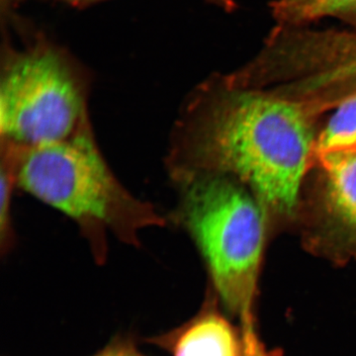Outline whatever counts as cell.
I'll use <instances>...</instances> for the list:
<instances>
[{
  "instance_id": "9c48e42d",
  "label": "cell",
  "mask_w": 356,
  "mask_h": 356,
  "mask_svg": "<svg viewBox=\"0 0 356 356\" xmlns=\"http://www.w3.org/2000/svg\"><path fill=\"white\" fill-rule=\"evenodd\" d=\"M0 163V243L2 252L13 247L14 229L13 222V194L17 186L16 161L17 151L10 145L1 143Z\"/></svg>"
},
{
  "instance_id": "4fadbf2b",
  "label": "cell",
  "mask_w": 356,
  "mask_h": 356,
  "mask_svg": "<svg viewBox=\"0 0 356 356\" xmlns=\"http://www.w3.org/2000/svg\"><path fill=\"white\" fill-rule=\"evenodd\" d=\"M243 343H245V356H269L259 339V334H254L248 337H243Z\"/></svg>"
},
{
  "instance_id": "5bb4252c",
  "label": "cell",
  "mask_w": 356,
  "mask_h": 356,
  "mask_svg": "<svg viewBox=\"0 0 356 356\" xmlns=\"http://www.w3.org/2000/svg\"><path fill=\"white\" fill-rule=\"evenodd\" d=\"M355 88H353V89H355ZM353 89H351V90H353ZM351 90H350V91H351ZM348 92H350V91H348Z\"/></svg>"
},
{
  "instance_id": "277c9868",
  "label": "cell",
  "mask_w": 356,
  "mask_h": 356,
  "mask_svg": "<svg viewBox=\"0 0 356 356\" xmlns=\"http://www.w3.org/2000/svg\"><path fill=\"white\" fill-rule=\"evenodd\" d=\"M89 88L81 67L51 44L9 54L0 81L1 142L27 149L92 132Z\"/></svg>"
},
{
  "instance_id": "5b68a950",
  "label": "cell",
  "mask_w": 356,
  "mask_h": 356,
  "mask_svg": "<svg viewBox=\"0 0 356 356\" xmlns=\"http://www.w3.org/2000/svg\"><path fill=\"white\" fill-rule=\"evenodd\" d=\"M318 222L308 238L314 254L341 264L356 259V151L317 156Z\"/></svg>"
},
{
  "instance_id": "8992f818",
  "label": "cell",
  "mask_w": 356,
  "mask_h": 356,
  "mask_svg": "<svg viewBox=\"0 0 356 356\" xmlns=\"http://www.w3.org/2000/svg\"><path fill=\"white\" fill-rule=\"evenodd\" d=\"M172 356H245L242 332L213 309L165 339Z\"/></svg>"
},
{
  "instance_id": "52a82bcc",
  "label": "cell",
  "mask_w": 356,
  "mask_h": 356,
  "mask_svg": "<svg viewBox=\"0 0 356 356\" xmlns=\"http://www.w3.org/2000/svg\"><path fill=\"white\" fill-rule=\"evenodd\" d=\"M270 11L280 28H301L336 18L356 29V0H273Z\"/></svg>"
},
{
  "instance_id": "7c38bea8",
  "label": "cell",
  "mask_w": 356,
  "mask_h": 356,
  "mask_svg": "<svg viewBox=\"0 0 356 356\" xmlns=\"http://www.w3.org/2000/svg\"><path fill=\"white\" fill-rule=\"evenodd\" d=\"M60 1L67 2V3L74 6H81L102 1V0H60ZM204 1L209 2L213 6L224 9V10L228 11V13H231V11L236 8V0H204Z\"/></svg>"
},
{
  "instance_id": "6da1fadb",
  "label": "cell",
  "mask_w": 356,
  "mask_h": 356,
  "mask_svg": "<svg viewBox=\"0 0 356 356\" xmlns=\"http://www.w3.org/2000/svg\"><path fill=\"white\" fill-rule=\"evenodd\" d=\"M320 113L306 100L209 79L182 104L166 172L175 186L199 175L234 178L254 194L267 222H291L316 163Z\"/></svg>"
},
{
  "instance_id": "8fae6325",
  "label": "cell",
  "mask_w": 356,
  "mask_h": 356,
  "mask_svg": "<svg viewBox=\"0 0 356 356\" xmlns=\"http://www.w3.org/2000/svg\"><path fill=\"white\" fill-rule=\"evenodd\" d=\"M95 356H145L125 343L111 344Z\"/></svg>"
},
{
  "instance_id": "ba28073f",
  "label": "cell",
  "mask_w": 356,
  "mask_h": 356,
  "mask_svg": "<svg viewBox=\"0 0 356 356\" xmlns=\"http://www.w3.org/2000/svg\"><path fill=\"white\" fill-rule=\"evenodd\" d=\"M334 113L318 132L316 159L322 154L356 151V88L334 103Z\"/></svg>"
},
{
  "instance_id": "30bf717a",
  "label": "cell",
  "mask_w": 356,
  "mask_h": 356,
  "mask_svg": "<svg viewBox=\"0 0 356 356\" xmlns=\"http://www.w3.org/2000/svg\"><path fill=\"white\" fill-rule=\"evenodd\" d=\"M325 83L330 88L341 92L356 88V58L327 72L325 76Z\"/></svg>"
},
{
  "instance_id": "3957f363",
  "label": "cell",
  "mask_w": 356,
  "mask_h": 356,
  "mask_svg": "<svg viewBox=\"0 0 356 356\" xmlns=\"http://www.w3.org/2000/svg\"><path fill=\"white\" fill-rule=\"evenodd\" d=\"M177 188L172 221L195 243L222 304L240 318L241 332H257L254 305L268 225L261 204L224 175H199Z\"/></svg>"
},
{
  "instance_id": "7a4b0ae2",
  "label": "cell",
  "mask_w": 356,
  "mask_h": 356,
  "mask_svg": "<svg viewBox=\"0 0 356 356\" xmlns=\"http://www.w3.org/2000/svg\"><path fill=\"white\" fill-rule=\"evenodd\" d=\"M16 149L17 186L76 222L97 261H104L109 234L138 247L144 229L168 225L156 206L119 181L93 131L57 144Z\"/></svg>"
}]
</instances>
